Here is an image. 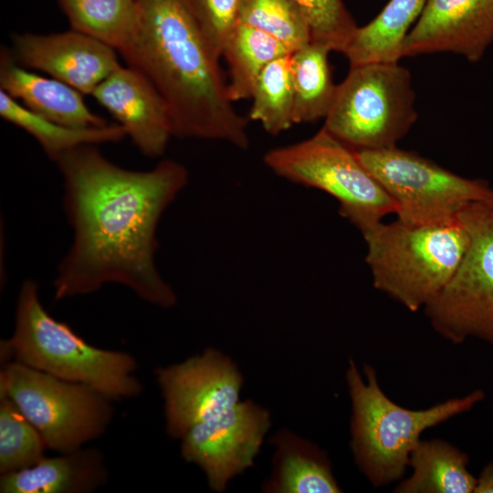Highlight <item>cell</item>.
<instances>
[{
	"instance_id": "28",
	"label": "cell",
	"mask_w": 493,
	"mask_h": 493,
	"mask_svg": "<svg viewBox=\"0 0 493 493\" xmlns=\"http://www.w3.org/2000/svg\"><path fill=\"white\" fill-rule=\"evenodd\" d=\"M303 15L310 41L342 53L358 26L342 0H293Z\"/></svg>"
},
{
	"instance_id": "24",
	"label": "cell",
	"mask_w": 493,
	"mask_h": 493,
	"mask_svg": "<svg viewBox=\"0 0 493 493\" xmlns=\"http://www.w3.org/2000/svg\"><path fill=\"white\" fill-rule=\"evenodd\" d=\"M291 54L279 41L254 27L238 24L228 37L222 52L230 82L227 95L232 102L251 98L256 82L274 59Z\"/></svg>"
},
{
	"instance_id": "1",
	"label": "cell",
	"mask_w": 493,
	"mask_h": 493,
	"mask_svg": "<svg viewBox=\"0 0 493 493\" xmlns=\"http://www.w3.org/2000/svg\"><path fill=\"white\" fill-rule=\"evenodd\" d=\"M73 242L60 261L55 298L86 295L108 283L131 288L162 308L176 303L155 265L157 226L188 182L180 163L165 159L148 171L122 168L87 144L56 161Z\"/></svg>"
},
{
	"instance_id": "27",
	"label": "cell",
	"mask_w": 493,
	"mask_h": 493,
	"mask_svg": "<svg viewBox=\"0 0 493 493\" xmlns=\"http://www.w3.org/2000/svg\"><path fill=\"white\" fill-rule=\"evenodd\" d=\"M47 447L38 430L6 395L0 394V472L28 467Z\"/></svg>"
},
{
	"instance_id": "22",
	"label": "cell",
	"mask_w": 493,
	"mask_h": 493,
	"mask_svg": "<svg viewBox=\"0 0 493 493\" xmlns=\"http://www.w3.org/2000/svg\"><path fill=\"white\" fill-rule=\"evenodd\" d=\"M71 29L87 35L121 55L141 26L136 0H58Z\"/></svg>"
},
{
	"instance_id": "20",
	"label": "cell",
	"mask_w": 493,
	"mask_h": 493,
	"mask_svg": "<svg viewBox=\"0 0 493 493\" xmlns=\"http://www.w3.org/2000/svg\"><path fill=\"white\" fill-rule=\"evenodd\" d=\"M426 0H390L379 15L358 26L342 54L350 66L372 62H398L412 26L419 18Z\"/></svg>"
},
{
	"instance_id": "10",
	"label": "cell",
	"mask_w": 493,
	"mask_h": 493,
	"mask_svg": "<svg viewBox=\"0 0 493 493\" xmlns=\"http://www.w3.org/2000/svg\"><path fill=\"white\" fill-rule=\"evenodd\" d=\"M458 219L469 234L468 249L425 311L435 330L452 343L477 339L493 345V199L469 204Z\"/></svg>"
},
{
	"instance_id": "17",
	"label": "cell",
	"mask_w": 493,
	"mask_h": 493,
	"mask_svg": "<svg viewBox=\"0 0 493 493\" xmlns=\"http://www.w3.org/2000/svg\"><path fill=\"white\" fill-rule=\"evenodd\" d=\"M106 477L100 453L79 448L59 456H44L28 467L2 474L0 492H90L105 483Z\"/></svg>"
},
{
	"instance_id": "23",
	"label": "cell",
	"mask_w": 493,
	"mask_h": 493,
	"mask_svg": "<svg viewBox=\"0 0 493 493\" xmlns=\"http://www.w3.org/2000/svg\"><path fill=\"white\" fill-rule=\"evenodd\" d=\"M330 51L310 41L291 53L294 124L313 122L328 114L337 88L329 63Z\"/></svg>"
},
{
	"instance_id": "5",
	"label": "cell",
	"mask_w": 493,
	"mask_h": 493,
	"mask_svg": "<svg viewBox=\"0 0 493 493\" xmlns=\"http://www.w3.org/2000/svg\"><path fill=\"white\" fill-rule=\"evenodd\" d=\"M363 238L373 287L412 312L425 309L446 287L470 242L458 218L435 226L381 223Z\"/></svg>"
},
{
	"instance_id": "8",
	"label": "cell",
	"mask_w": 493,
	"mask_h": 493,
	"mask_svg": "<svg viewBox=\"0 0 493 493\" xmlns=\"http://www.w3.org/2000/svg\"><path fill=\"white\" fill-rule=\"evenodd\" d=\"M0 394L17 405L47 448L62 454L101 435L113 415L112 399L98 390L14 361L1 370Z\"/></svg>"
},
{
	"instance_id": "11",
	"label": "cell",
	"mask_w": 493,
	"mask_h": 493,
	"mask_svg": "<svg viewBox=\"0 0 493 493\" xmlns=\"http://www.w3.org/2000/svg\"><path fill=\"white\" fill-rule=\"evenodd\" d=\"M155 374L164 400L166 431L175 439L237 404L244 382L232 359L213 348L158 368Z\"/></svg>"
},
{
	"instance_id": "21",
	"label": "cell",
	"mask_w": 493,
	"mask_h": 493,
	"mask_svg": "<svg viewBox=\"0 0 493 493\" xmlns=\"http://www.w3.org/2000/svg\"><path fill=\"white\" fill-rule=\"evenodd\" d=\"M0 116L30 134L46 154L57 161L61 155L87 144L118 142L126 137L118 123L100 127L72 128L45 119L27 110L19 101L0 89Z\"/></svg>"
},
{
	"instance_id": "3",
	"label": "cell",
	"mask_w": 493,
	"mask_h": 493,
	"mask_svg": "<svg viewBox=\"0 0 493 493\" xmlns=\"http://www.w3.org/2000/svg\"><path fill=\"white\" fill-rule=\"evenodd\" d=\"M1 358L86 384L112 400L135 397L142 390L133 375L137 362L131 355L92 346L54 319L39 299L37 284L30 279L20 288L15 330L1 342Z\"/></svg>"
},
{
	"instance_id": "7",
	"label": "cell",
	"mask_w": 493,
	"mask_h": 493,
	"mask_svg": "<svg viewBox=\"0 0 493 493\" xmlns=\"http://www.w3.org/2000/svg\"><path fill=\"white\" fill-rule=\"evenodd\" d=\"M414 101L410 72L398 62L350 66L322 127L354 150L394 147L416 121Z\"/></svg>"
},
{
	"instance_id": "30",
	"label": "cell",
	"mask_w": 493,
	"mask_h": 493,
	"mask_svg": "<svg viewBox=\"0 0 493 493\" xmlns=\"http://www.w3.org/2000/svg\"><path fill=\"white\" fill-rule=\"evenodd\" d=\"M474 493H493V462L488 463L477 477Z\"/></svg>"
},
{
	"instance_id": "18",
	"label": "cell",
	"mask_w": 493,
	"mask_h": 493,
	"mask_svg": "<svg viewBox=\"0 0 493 493\" xmlns=\"http://www.w3.org/2000/svg\"><path fill=\"white\" fill-rule=\"evenodd\" d=\"M276 446L270 477L263 483L267 493H339L341 488L326 454L311 442L288 430L270 439Z\"/></svg>"
},
{
	"instance_id": "29",
	"label": "cell",
	"mask_w": 493,
	"mask_h": 493,
	"mask_svg": "<svg viewBox=\"0 0 493 493\" xmlns=\"http://www.w3.org/2000/svg\"><path fill=\"white\" fill-rule=\"evenodd\" d=\"M241 0H189L198 26L218 60L224 46L239 24Z\"/></svg>"
},
{
	"instance_id": "14",
	"label": "cell",
	"mask_w": 493,
	"mask_h": 493,
	"mask_svg": "<svg viewBox=\"0 0 493 493\" xmlns=\"http://www.w3.org/2000/svg\"><path fill=\"white\" fill-rule=\"evenodd\" d=\"M493 43V0H426L403 57L452 52L478 61Z\"/></svg>"
},
{
	"instance_id": "26",
	"label": "cell",
	"mask_w": 493,
	"mask_h": 493,
	"mask_svg": "<svg viewBox=\"0 0 493 493\" xmlns=\"http://www.w3.org/2000/svg\"><path fill=\"white\" fill-rule=\"evenodd\" d=\"M239 24L260 30L291 53L310 42V32L293 0H241Z\"/></svg>"
},
{
	"instance_id": "25",
	"label": "cell",
	"mask_w": 493,
	"mask_h": 493,
	"mask_svg": "<svg viewBox=\"0 0 493 493\" xmlns=\"http://www.w3.org/2000/svg\"><path fill=\"white\" fill-rule=\"evenodd\" d=\"M290 56L279 57L264 68L250 98L249 119L261 123L263 129L272 135H278L294 124Z\"/></svg>"
},
{
	"instance_id": "4",
	"label": "cell",
	"mask_w": 493,
	"mask_h": 493,
	"mask_svg": "<svg viewBox=\"0 0 493 493\" xmlns=\"http://www.w3.org/2000/svg\"><path fill=\"white\" fill-rule=\"evenodd\" d=\"M363 373L365 380L350 359L346 383L351 403V448L359 469L376 488L401 479L426 429L469 411L485 397L477 389L426 409L411 410L383 393L371 365L363 366Z\"/></svg>"
},
{
	"instance_id": "2",
	"label": "cell",
	"mask_w": 493,
	"mask_h": 493,
	"mask_svg": "<svg viewBox=\"0 0 493 493\" xmlns=\"http://www.w3.org/2000/svg\"><path fill=\"white\" fill-rule=\"evenodd\" d=\"M141 26L121 55L143 74L166 101L174 136L222 141L245 150L247 121L227 95L189 0H136Z\"/></svg>"
},
{
	"instance_id": "12",
	"label": "cell",
	"mask_w": 493,
	"mask_h": 493,
	"mask_svg": "<svg viewBox=\"0 0 493 493\" xmlns=\"http://www.w3.org/2000/svg\"><path fill=\"white\" fill-rule=\"evenodd\" d=\"M270 425L267 409L239 401L190 427L180 439L181 454L205 472L211 489L223 492L230 479L254 466Z\"/></svg>"
},
{
	"instance_id": "13",
	"label": "cell",
	"mask_w": 493,
	"mask_h": 493,
	"mask_svg": "<svg viewBox=\"0 0 493 493\" xmlns=\"http://www.w3.org/2000/svg\"><path fill=\"white\" fill-rule=\"evenodd\" d=\"M12 40L10 52L18 65L45 72L83 95L91 96L121 66L113 48L73 29L16 34Z\"/></svg>"
},
{
	"instance_id": "19",
	"label": "cell",
	"mask_w": 493,
	"mask_h": 493,
	"mask_svg": "<svg viewBox=\"0 0 493 493\" xmlns=\"http://www.w3.org/2000/svg\"><path fill=\"white\" fill-rule=\"evenodd\" d=\"M467 464V455L452 444L441 439L420 440L410 455L412 473L394 492L474 493L477 477Z\"/></svg>"
},
{
	"instance_id": "16",
	"label": "cell",
	"mask_w": 493,
	"mask_h": 493,
	"mask_svg": "<svg viewBox=\"0 0 493 493\" xmlns=\"http://www.w3.org/2000/svg\"><path fill=\"white\" fill-rule=\"evenodd\" d=\"M0 89L32 112L68 127L108 124L89 109L79 90L52 77H42L21 67L6 48H2L0 56Z\"/></svg>"
},
{
	"instance_id": "15",
	"label": "cell",
	"mask_w": 493,
	"mask_h": 493,
	"mask_svg": "<svg viewBox=\"0 0 493 493\" xmlns=\"http://www.w3.org/2000/svg\"><path fill=\"white\" fill-rule=\"evenodd\" d=\"M91 96L107 110L145 156H162L174 128L170 109L152 82L131 67L120 66Z\"/></svg>"
},
{
	"instance_id": "6",
	"label": "cell",
	"mask_w": 493,
	"mask_h": 493,
	"mask_svg": "<svg viewBox=\"0 0 493 493\" xmlns=\"http://www.w3.org/2000/svg\"><path fill=\"white\" fill-rule=\"evenodd\" d=\"M263 161L275 174L334 197L340 214L366 236L397 205L357 156L323 127L313 136L267 151Z\"/></svg>"
},
{
	"instance_id": "9",
	"label": "cell",
	"mask_w": 493,
	"mask_h": 493,
	"mask_svg": "<svg viewBox=\"0 0 493 493\" xmlns=\"http://www.w3.org/2000/svg\"><path fill=\"white\" fill-rule=\"evenodd\" d=\"M355 151L394 200L397 220L405 225L451 223L469 204L493 199V187L487 181L459 176L416 152L396 146Z\"/></svg>"
}]
</instances>
